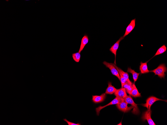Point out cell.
<instances>
[{"instance_id":"8992f818","label":"cell","mask_w":167,"mask_h":125,"mask_svg":"<svg viewBox=\"0 0 167 125\" xmlns=\"http://www.w3.org/2000/svg\"><path fill=\"white\" fill-rule=\"evenodd\" d=\"M122 101L119 98L116 97L110 103L104 106H100L96 109L97 115L98 116L100 111L104 108L111 105L116 104Z\"/></svg>"},{"instance_id":"9a60e30c","label":"cell","mask_w":167,"mask_h":125,"mask_svg":"<svg viewBox=\"0 0 167 125\" xmlns=\"http://www.w3.org/2000/svg\"><path fill=\"white\" fill-rule=\"evenodd\" d=\"M133 89L130 95L132 96L134 98L140 97L141 96V93L139 92L136 88L134 83L132 84Z\"/></svg>"},{"instance_id":"ffe728a7","label":"cell","mask_w":167,"mask_h":125,"mask_svg":"<svg viewBox=\"0 0 167 125\" xmlns=\"http://www.w3.org/2000/svg\"><path fill=\"white\" fill-rule=\"evenodd\" d=\"M118 68L121 74L126 80V81L131 84H132V82L130 81L129 79L128 74L127 72L124 71L120 68Z\"/></svg>"},{"instance_id":"4fadbf2b","label":"cell","mask_w":167,"mask_h":125,"mask_svg":"<svg viewBox=\"0 0 167 125\" xmlns=\"http://www.w3.org/2000/svg\"><path fill=\"white\" fill-rule=\"evenodd\" d=\"M148 62L143 63L141 62L140 63V65L139 67V70L141 74H145L148 73L150 71L148 70L147 65Z\"/></svg>"},{"instance_id":"e0dca14e","label":"cell","mask_w":167,"mask_h":125,"mask_svg":"<svg viewBox=\"0 0 167 125\" xmlns=\"http://www.w3.org/2000/svg\"><path fill=\"white\" fill-rule=\"evenodd\" d=\"M123 87L125 89L126 92L130 95L133 89L132 84H131L126 81L124 84Z\"/></svg>"},{"instance_id":"8fae6325","label":"cell","mask_w":167,"mask_h":125,"mask_svg":"<svg viewBox=\"0 0 167 125\" xmlns=\"http://www.w3.org/2000/svg\"><path fill=\"white\" fill-rule=\"evenodd\" d=\"M106 96L105 93H103L100 96H92V100L95 103H100L103 102Z\"/></svg>"},{"instance_id":"44dd1931","label":"cell","mask_w":167,"mask_h":125,"mask_svg":"<svg viewBox=\"0 0 167 125\" xmlns=\"http://www.w3.org/2000/svg\"><path fill=\"white\" fill-rule=\"evenodd\" d=\"M72 57L75 61L76 62H78L80 59L81 55L80 53L77 52L72 54Z\"/></svg>"},{"instance_id":"30bf717a","label":"cell","mask_w":167,"mask_h":125,"mask_svg":"<svg viewBox=\"0 0 167 125\" xmlns=\"http://www.w3.org/2000/svg\"><path fill=\"white\" fill-rule=\"evenodd\" d=\"M136 21L135 18L131 21L130 23L126 27L125 33L122 36L124 37L128 35L134 29L135 26Z\"/></svg>"},{"instance_id":"ac0fdd59","label":"cell","mask_w":167,"mask_h":125,"mask_svg":"<svg viewBox=\"0 0 167 125\" xmlns=\"http://www.w3.org/2000/svg\"><path fill=\"white\" fill-rule=\"evenodd\" d=\"M110 64L113 65L115 68L118 71V72L119 74L120 75V82L121 83V86L122 88H123V86L125 82L126 81V80L124 78L123 76L120 73V72L118 68L116 65L115 64L112 63H110Z\"/></svg>"},{"instance_id":"6da1fadb","label":"cell","mask_w":167,"mask_h":125,"mask_svg":"<svg viewBox=\"0 0 167 125\" xmlns=\"http://www.w3.org/2000/svg\"><path fill=\"white\" fill-rule=\"evenodd\" d=\"M167 71V68L165 64H160L155 69L150 71V72H154L155 75H157L160 78H164L165 76V73Z\"/></svg>"},{"instance_id":"52a82bcc","label":"cell","mask_w":167,"mask_h":125,"mask_svg":"<svg viewBox=\"0 0 167 125\" xmlns=\"http://www.w3.org/2000/svg\"><path fill=\"white\" fill-rule=\"evenodd\" d=\"M114 94L116 97L119 98L122 101H124V99L127 96L126 90L124 87L117 89Z\"/></svg>"},{"instance_id":"5bb4252c","label":"cell","mask_w":167,"mask_h":125,"mask_svg":"<svg viewBox=\"0 0 167 125\" xmlns=\"http://www.w3.org/2000/svg\"><path fill=\"white\" fill-rule=\"evenodd\" d=\"M117 89L112 85V83L109 82L108 86L106 88L105 93L106 94L111 95L113 94L115 92Z\"/></svg>"},{"instance_id":"d6986e66","label":"cell","mask_w":167,"mask_h":125,"mask_svg":"<svg viewBox=\"0 0 167 125\" xmlns=\"http://www.w3.org/2000/svg\"><path fill=\"white\" fill-rule=\"evenodd\" d=\"M166 45H163L159 48V49L157 50L155 54L152 58L154 57L156 55H158L163 53L166 51Z\"/></svg>"},{"instance_id":"7402d4cb","label":"cell","mask_w":167,"mask_h":125,"mask_svg":"<svg viewBox=\"0 0 167 125\" xmlns=\"http://www.w3.org/2000/svg\"><path fill=\"white\" fill-rule=\"evenodd\" d=\"M68 124V125H80L81 124L79 123L78 124H75L72 122H70L68 120H67L66 119H63Z\"/></svg>"},{"instance_id":"277c9868","label":"cell","mask_w":167,"mask_h":125,"mask_svg":"<svg viewBox=\"0 0 167 125\" xmlns=\"http://www.w3.org/2000/svg\"><path fill=\"white\" fill-rule=\"evenodd\" d=\"M152 111L150 110H147L143 113L141 118L143 121L146 120L150 125H155L156 124L152 119L151 115Z\"/></svg>"},{"instance_id":"2e32d148","label":"cell","mask_w":167,"mask_h":125,"mask_svg":"<svg viewBox=\"0 0 167 125\" xmlns=\"http://www.w3.org/2000/svg\"><path fill=\"white\" fill-rule=\"evenodd\" d=\"M127 71L128 72L131 73L132 74L134 80V83L138 79L140 73H138L136 72L134 70H132L129 67L128 68Z\"/></svg>"},{"instance_id":"9c48e42d","label":"cell","mask_w":167,"mask_h":125,"mask_svg":"<svg viewBox=\"0 0 167 125\" xmlns=\"http://www.w3.org/2000/svg\"><path fill=\"white\" fill-rule=\"evenodd\" d=\"M124 38L123 36L121 37L119 39L110 49V51L114 55L115 60L114 63L116 65V57L117 51L118 48L119 43L120 41Z\"/></svg>"},{"instance_id":"5b68a950","label":"cell","mask_w":167,"mask_h":125,"mask_svg":"<svg viewBox=\"0 0 167 125\" xmlns=\"http://www.w3.org/2000/svg\"><path fill=\"white\" fill-rule=\"evenodd\" d=\"M128 104L124 101L116 104V105L120 110L125 113H126L130 111L133 108L132 106L128 107L127 106Z\"/></svg>"},{"instance_id":"7c38bea8","label":"cell","mask_w":167,"mask_h":125,"mask_svg":"<svg viewBox=\"0 0 167 125\" xmlns=\"http://www.w3.org/2000/svg\"><path fill=\"white\" fill-rule=\"evenodd\" d=\"M88 40L89 39L88 35L85 34L81 40V44L78 52L79 53H80L86 45L88 43Z\"/></svg>"},{"instance_id":"7a4b0ae2","label":"cell","mask_w":167,"mask_h":125,"mask_svg":"<svg viewBox=\"0 0 167 125\" xmlns=\"http://www.w3.org/2000/svg\"><path fill=\"white\" fill-rule=\"evenodd\" d=\"M124 101L127 104H131L133 107V109L132 111L133 114L136 115L139 114L140 111L137 105L134 102L130 95L127 96L124 99Z\"/></svg>"},{"instance_id":"3957f363","label":"cell","mask_w":167,"mask_h":125,"mask_svg":"<svg viewBox=\"0 0 167 125\" xmlns=\"http://www.w3.org/2000/svg\"><path fill=\"white\" fill-rule=\"evenodd\" d=\"M164 101L166 102V100H163L158 98L154 96H152L148 98L146 100V103L142 104L141 105L143 107H146L148 110H150L152 105L156 101Z\"/></svg>"},{"instance_id":"ba28073f","label":"cell","mask_w":167,"mask_h":125,"mask_svg":"<svg viewBox=\"0 0 167 125\" xmlns=\"http://www.w3.org/2000/svg\"><path fill=\"white\" fill-rule=\"evenodd\" d=\"M103 63L106 67L110 69L112 74L116 76L120 81V76L118 71L115 67L106 61H104Z\"/></svg>"}]
</instances>
